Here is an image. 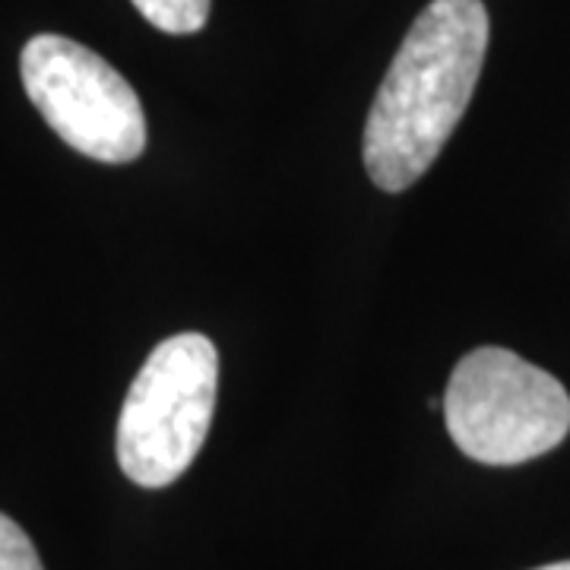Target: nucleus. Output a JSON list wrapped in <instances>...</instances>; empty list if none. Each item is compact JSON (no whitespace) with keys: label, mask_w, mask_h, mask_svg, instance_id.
<instances>
[{"label":"nucleus","mask_w":570,"mask_h":570,"mask_svg":"<svg viewBox=\"0 0 570 570\" xmlns=\"http://www.w3.org/2000/svg\"><path fill=\"white\" fill-rule=\"evenodd\" d=\"M26 96L70 149L96 163L124 165L146 149V115L111 63L63 36H36L20 58Z\"/></svg>","instance_id":"obj_4"},{"label":"nucleus","mask_w":570,"mask_h":570,"mask_svg":"<svg viewBox=\"0 0 570 570\" xmlns=\"http://www.w3.org/2000/svg\"><path fill=\"white\" fill-rule=\"evenodd\" d=\"M0 570H45L32 539L7 513H0Z\"/></svg>","instance_id":"obj_6"},{"label":"nucleus","mask_w":570,"mask_h":570,"mask_svg":"<svg viewBox=\"0 0 570 570\" xmlns=\"http://www.w3.org/2000/svg\"><path fill=\"white\" fill-rule=\"evenodd\" d=\"M535 570H570V561H558V564H546V568H535Z\"/></svg>","instance_id":"obj_7"},{"label":"nucleus","mask_w":570,"mask_h":570,"mask_svg":"<svg viewBox=\"0 0 570 570\" xmlns=\"http://www.w3.org/2000/svg\"><path fill=\"white\" fill-rule=\"evenodd\" d=\"M444 419L453 444L469 460L517 466L568 438L570 396L558 377L517 352L482 346L453 367Z\"/></svg>","instance_id":"obj_2"},{"label":"nucleus","mask_w":570,"mask_h":570,"mask_svg":"<svg viewBox=\"0 0 570 570\" xmlns=\"http://www.w3.org/2000/svg\"><path fill=\"white\" fill-rule=\"evenodd\" d=\"M142 20L168 36L200 32L209 20V0H134Z\"/></svg>","instance_id":"obj_5"},{"label":"nucleus","mask_w":570,"mask_h":570,"mask_svg":"<svg viewBox=\"0 0 570 570\" xmlns=\"http://www.w3.org/2000/svg\"><path fill=\"white\" fill-rule=\"evenodd\" d=\"M489 51L482 0H431L415 17L367 111L371 181L400 194L425 175L466 115Z\"/></svg>","instance_id":"obj_1"},{"label":"nucleus","mask_w":570,"mask_h":570,"mask_svg":"<svg viewBox=\"0 0 570 570\" xmlns=\"http://www.w3.org/2000/svg\"><path fill=\"white\" fill-rule=\"evenodd\" d=\"M219 387V352L204 333H178L149 352L127 390L118 463L140 489L178 482L204 448Z\"/></svg>","instance_id":"obj_3"}]
</instances>
